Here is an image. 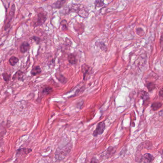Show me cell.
I'll list each match as a JSON object with an SVG mask.
<instances>
[{
	"label": "cell",
	"mask_w": 163,
	"mask_h": 163,
	"mask_svg": "<svg viewBox=\"0 0 163 163\" xmlns=\"http://www.w3.org/2000/svg\"><path fill=\"white\" fill-rule=\"evenodd\" d=\"M71 13H76L79 16L83 18H86L89 15V11L87 6L82 4L72 3L66 6L61 11V13L64 15Z\"/></svg>",
	"instance_id": "obj_1"
},
{
	"label": "cell",
	"mask_w": 163,
	"mask_h": 163,
	"mask_svg": "<svg viewBox=\"0 0 163 163\" xmlns=\"http://www.w3.org/2000/svg\"><path fill=\"white\" fill-rule=\"evenodd\" d=\"M71 149V144H68L62 148H58L55 153V159L57 160H62L65 158L70 152Z\"/></svg>",
	"instance_id": "obj_2"
},
{
	"label": "cell",
	"mask_w": 163,
	"mask_h": 163,
	"mask_svg": "<svg viewBox=\"0 0 163 163\" xmlns=\"http://www.w3.org/2000/svg\"><path fill=\"white\" fill-rule=\"evenodd\" d=\"M37 11V20L34 24V27L42 25L47 19V13L42 8H39Z\"/></svg>",
	"instance_id": "obj_3"
},
{
	"label": "cell",
	"mask_w": 163,
	"mask_h": 163,
	"mask_svg": "<svg viewBox=\"0 0 163 163\" xmlns=\"http://www.w3.org/2000/svg\"><path fill=\"white\" fill-rule=\"evenodd\" d=\"M15 11H16L15 6L14 4H13L12 6L10 11L6 17L5 21H4V29L5 30L8 29L10 26L11 24H12V22L13 20V17L14 16Z\"/></svg>",
	"instance_id": "obj_4"
},
{
	"label": "cell",
	"mask_w": 163,
	"mask_h": 163,
	"mask_svg": "<svg viewBox=\"0 0 163 163\" xmlns=\"http://www.w3.org/2000/svg\"><path fill=\"white\" fill-rule=\"evenodd\" d=\"M106 126L104 122H100L98 124L96 128L93 133V137H97L99 135L103 134L105 130Z\"/></svg>",
	"instance_id": "obj_5"
},
{
	"label": "cell",
	"mask_w": 163,
	"mask_h": 163,
	"mask_svg": "<svg viewBox=\"0 0 163 163\" xmlns=\"http://www.w3.org/2000/svg\"><path fill=\"white\" fill-rule=\"evenodd\" d=\"M154 159V156L149 153H145L142 155L140 163H150Z\"/></svg>",
	"instance_id": "obj_6"
},
{
	"label": "cell",
	"mask_w": 163,
	"mask_h": 163,
	"mask_svg": "<svg viewBox=\"0 0 163 163\" xmlns=\"http://www.w3.org/2000/svg\"><path fill=\"white\" fill-rule=\"evenodd\" d=\"M67 1L68 0H58L56 2L54 3L51 6L54 9H60L64 6Z\"/></svg>",
	"instance_id": "obj_7"
},
{
	"label": "cell",
	"mask_w": 163,
	"mask_h": 163,
	"mask_svg": "<svg viewBox=\"0 0 163 163\" xmlns=\"http://www.w3.org/2000/svg\"><path fill=\"white\" fill-rule=\"evenodd\" d=\"M114 152V148L113 146H109L108 147L107 150L103 153V154L101 156H104L106 158H109L110 156L112 155Z\"/></svg>",
	"instance_id": "obj_8"
},
{
	"label": "cell",
	"mask_w": 163,
	"mask_h": 163,
	"mask_svg": "<svg viewBox=\"0 0 163 163\" xmlns=\"http://www.w3.org/2000/svg\"><path fill=\"white\" fill-rule=\"evenodd\" d=\"M74 28L75 30V31L77 32H78L79 30V34L80 33L82 34L84 31V24L82 23H79L78 22H76V23L74 24Z\"/></svg>",
	"instance_id": "obj_9"
},
{
	"label": "cell",
	"mask_w": 163,
	"mask_h": 163,
	"mask_svg": "<svg viewBox=\"0 0 163 163\" xmlns=\"http://www.w3.org/2000/svg\"><path fill=\"white\" fill-rule=\"evenodd\" d=\"M30 45L27 42H24L22 44V45L20 46V51L22 53H25L28 51V50L30 49Z\"/></svg>",
	"instance_id": "obj_10"
},
{
	"label": "cell",
	"mask_w": 163,
	"mask_h": 163,
	"mask_svg": "<svg viewBox=\"0 0 163 163\" xmlns=\"http://www.w3.org/2000/svg\"><path fill=\"white\" fill-rule=\"evenodd\" d=\"M68 62L71 64H75L77 63V62L76 56L73 53H70L68 55Z\"/></svg>",
	"instance_id": "obj_11"
},
{
	"label": "cell",
	"mask_w": 163,
	"mask_h": 163,
	"mask_svg": "<svg viewBox=\"0 0 163 163\" xmlns=\"http://www.w3.org/2000/svg\"><path fill=\"white\" fill-rule=\"evenodd\" d=\"M162 106V104L161 102H155L151 105V108L152 111L158 110Z\"/></svg>",
	"instance_id": "obj_12"
},
{
	"label": "cell",
	"mask_w": 163,
	"mask_h": 163,
	"mask_svg": "<svg viewBox=\"0 0 163 163\" xmlns=\"http://www.w3.org/2000/svg\"><path fill=\"white\" fill-rule=\"evenodd\" d=\"M82 72L83 73V77L85 80V78L89 75L88 74L89 72L90 67L86 65H83L82 66Z\"/></svg>",
	"instance_id": "obj_13"
},
{
	"label": "cell",
	"mask_w": 163,
	"mask_h": 163,
	"mask_svg": "<svg viewBox=\"0 0 163 163\" xmlns=\"http://www.w3.org/2000/svg\"><path fill=\"white\" fill-rule=\"evenodd\" d=\"M55 76L58 80L62 84H65L67 81V79H66V77H65L61 74H56Z\"/></svg>",
	"instance_id": "obj_14"
},
{
	"label": "cell",
	"mask_w": 163,
	"mask_h": 163,
	"mask_svg": "<svg viewBox=\"0 0 163 163\" xmlns=\"http://www.w3.org/2000/svg\"><path fill=\"white\" fill-rule=\"evenodd\" d=\"M41 72V68L39 66H36L32 69L31 71V74L33 75H36L38 74H40Z\"/></svg>",
	"instance_id": "obj_15"
},
{
	"label": "cell",
	"mask_w": 163,
	"mask_h": 163,
	"mask_svg": "<svg viewBox=\"0 0 163 163\" xmlns=\"http://www.w3.org/2000/svg\"><path fill=\"white\" fill-rule=\"evenodd\" d=\"M140 93V97L144 100V101H146V100L149 99V95L145 91H142Z\"/></svg>",
	"instance_id": "obj_16"
},
{
	"label": "cell",
	"mask_w": 163,
	"mask_h": 163,
	"mask_svg": "<svg viewBox=\"0 0 163 163\" xmlns=\"http://www.w3.org/2000/svg\"><path fill=\"white\" fill-rule=\"evenodd\" d=\"M94 4L95 8H100L104 6L105 3L103 0H95Z\"/></svg>",
	"instance_id": "obj_17"
},
{
	"label": "cell",
	"mask_w": 163,
	"mask_h": 163,
	"mask_svg": "<svg viewBox=\"0 0 163 163\" xmlns=\"http://www.w3.org/2000/svg\"><path fill=\"white\" fill-rule=\"evenodd\" d=\"M9 62L11 66H15L19 62L18 58L16 57L15 56H12L10 58Z\"/></svg>",
	"instance_id": "obj_18"
},
{
	"label": "cell",
	"mask_w": 163,
	"mask_h": 163,
	"mask_svg": "<svg viewBox=\"0 0 163 163\" xmlns=\"http://www.w3.org/2000/svg\"><path fill=\"white\" fill-rule=\"evenodd\" d=\"M60 25L62 26V30L65 31L68 30V23L66 20H63L60 22Z\"/></svg>",
	"instance_id": "obj_19"
},
{
	"label": "cell",
	"mask_w": 163,
	"mask_h": 163,
	"mask_svg": "<svg viewBox=\"0 0 163 163\" xmlns=\"http://www.w3.org/2000/svg\"><path fill=\"white\" fill-rule=\"evenodd\" d=\"M32 151V149H27V148H22V149H20L19 150L17 151V153H19V154H28V153Z\"/></svg>",
	"instance_id": "obj_20"
},
{
	"label": "cell",
	"mask_w": 163,
	"mask_h": 163,
	"mask_svg": "<svg viewBox=\"0 0 163 163\" xmlns=\"http://www.w3.org/2000/svg\"><path fill=\"white\" fill-rule=\"evenodd\" d=\"M23 73L22 71L19 70V71H17V72L16 73V74L14 75L13 79V80L16 79H20L21 78H22V77L23 76Z\"/></svg>",
	"instance_id": "obj_21"
},
{
	"label": "cell",
	"mask_w": 163,
	"mask_h": 163,
	"mask_svg": "<svg viewBox=\"0 0 163 163\" xmlns=\"http://www.w3.org/2000/svg\"><path fill=\"white\" fill-rule=\"evenodd\" d=\"M146 87L149 91H152L153 90L155 89V84L152 83H148L146 84Z\"/></svg>",
	"instance_id": "obj_22"
},
{
	"label": "cell",
	"mask_w": 163,
	"mask_h": 163,
	"mask_svg": "<svg viewBox=\"0 0 163 163\" xmlns=\"http://www.w3.org/2000/svg\"><path fill=\"white\" fill-rule=\"evenodd\" d=\"M53 91V88L52 87L48 86L45 88L43 90V93L45 94H49L50 93L52 92Z\"/></svg>",
	"instance_id": "obj_23"
},
{
	"label": "cell",
	"mask_w": 163,
	"mask_h": 163,
	"mask_svg": "<svg viewBox=\"0 0 163 163\" xmlns=\"http://www.w3.org/2000/svg\"><path fill=\"white\" fill-rule=\"evenodd\" d=\"M2 76H3V78L5 81L8 82L9 81L11 76L10 74H8L7 73H3Z\"/></svg>",
	"instance_id": "obj_24"
},
{
	"label": "cell",
	"mask_w": 163,
	"mask_h": 163,
	"mask_svg": "<svg viewBox=\"0 0 163 163\" xmlns=\"http://www.w3.org/2000/svg\"><path fill=\"white\" fill-rule=\"evenodd\" d=\"M136 32L137 34L139 35H142L144 34V31L141 28H138L136 29Z\"/></svg>",
	"instance_id": "obj_25"
},
{
	"label": "cell",
	"mask_w": 163,
	"mask_h": 163,
	"mask_svg": "<svg viewBox=\"0 0 163 163\" xmlns=\"http://www.w3.org/2000/svg\"><path fill=\"white\" fill-rule=\"evenodd\" d=\"M90 163H99V161L96 157H93Z\"/></svg>",
	"instance_id": "obj_26"
},
{
	"label": "cell",
	"mask_w": 163,
	"mask_h": 163,
	"mask_svg": "<svg viewBox=\"0 0 163 163\" xmlns=\"http://www.w3.org/2000/svg\"><path fill=\"white\" fill-rule=\"evenodd\" d=\"M32 39L34 40V41L35 42H37V44H39L40 41V39L39 37H36V36H34V37H32Z\"/></svg>",
	"instance_id": "obj_27"
},
{
	"label": "cell",
	"mask_w": 163,
	"mask_h": 163,
	"mask_svg": "<svg viewBox=\"0 0 163 163\" xmlns=\"http://www.w3.org/2000/svg\"><path fill=\"white\" fill-rule=\"evenodd\" d=\"M100 45H99L100 46V48H101V49H102V50H104L103 49V48H104V49H106V46H105V45L104 44H103V43H100Z\"/></svg>",
	"instance_id": "obj_28"
},
{
	"label": "cell",
	"mask_w": 163,
	"mask_h": 163,
	"mask_svg": "<svg viewBox=\"0 0 163 163\" xmlns=\"http://www.w3.org/2000/svg\"><path fill=\"white\" fill-rule=\"evenodd\" d=\"M163 90L162 89H161L160 91L159 92V95H160L161 96H162V94H163Z\"/></svg>",
	"instance_id": "obj_29"
},
{
	"label": "cell",
	"mask_w": 163,
	"mask_h": 163,
	"mask_svg": "<svg viewBox=\"0 0 163 163\" xmlns=\"http://www.w3.org/2000/svg\"><path fill=\"white\" fill-rule=\"evenodd\" d=\"M41 1H42V2H45V1H47V0H41Z\"/></svg>",
	"instance_id": "obj_30"
}]
</instances>
